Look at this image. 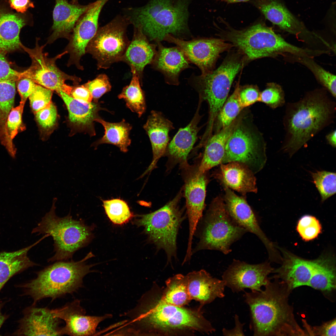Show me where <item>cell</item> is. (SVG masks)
Returning a JSON list of instances; mask_svg holds the SVG:
<instances>
[{"label": "cell", "instance_id": "6da1fadb", "mask_svg": "<svg viewBox=\"0 0 336 336\" xmlns=\"http://www.w3.org/2000/svg\"><path fill=\"white\" fill-rule=\"evenodd\" d=\"M129 319L126 334L136 335H169L186 331L207 334L215 331L200 309L196 310L163 301L154 288L144 294L136 306L126 313Z\"/></svg>", "mask_w": 336, "mask_h": 336}, {"label": "cell", "instance_id": "7a4b0ae2", "mask_svg": "<svg viewBox=\"0 0 336 336\" xmlns=\"http://www.w3.org/2000/svg\"><path fill=\"white\" fill-rule=\"evenodd\" d=\"M327 92L324 88L315 89L287 104L282 149L290 156L334 122L336 103Z\"/></svg>", "mask_w": 336, "mask_h": 336}, {"label": "cell", "instance_id": "3957f363", "mask_svg": "<svg viewBox=\"0 0 336 336\" xmlns=\"http://www.w3.org/2000/svg\"><path fill=\"white\" fill-rule=\"evenodd\" d=\"M260 291H244L245 301L249 307L250 329L254 336L306 335L296 322L289 304L291 292L287 284L273 277Z\"/></svg>", "mask_w": 336, "mask_h": 336}, {"label": "cell", "instance_id": "277c9868", "mask_svg": "<svg viewBox=\"0 0 336 336\" xmlns=\"http://www.w3.org/2000/svg\"><path fill=\"white\" fill-rule=\"evenodd\" d=\"M192 0H149L142 7L127 8L124 15L150 40L161 42L167 34L181 39L190 34L189 9Z\"/></svg>", "mask_w": 336, "mask_h": 336}, {"label": "cell", "instance_id": "5b68a950", "mask_svg": "<svg viewBox=\"0 0 336 336\" xmlns=\"http://www.w3.org/2000/svg\"><path fill=\"white\" fill-rule=\"evenodd\" d=\"M93 256L90 252L78 261H56L36 272L35 278L16 286L22 290V295L31 298L33 305L44 298L53 301L72 294L82 286L84 278L92 272L94 264H87L86 261Z\"/></svg>", "mask_w": 336, "mask_h": 336}, {"label": "cell", "instance_id": "8992f818", "mask_svg": "<svg viewBox=\"0 0 336 336\" xmlns=\"http://www.w3.org/2000/svg\"><path fill=\"white\" fill-rule=\"evenodd\" d=\"M57 200L56 197L53 198L49 211L31 231L32 234H47L52 237L55 254L48 262L72 259L75 252L87 245L93 237L92 226L86 225L82 220L73 218L71 209L64 217L56 215Z\"/></svg>", "mask_w": 336, "mask_h": 336}, {"label": "cell", "instance_id": "52a82bcc", "mask_svg": "<svg viewBox=\"0 0 336 336\" xmlns=\"http://www.w3.org/2000/svg\"><path fill=\"white\" fill-rule=\"evenodd\" d=\"M218 35L229 42L245 56L247 61L279 54L301 56L305 48L286 41L271 29L258 23L242 30L228 26L220 31Z\"/></svg>", "mask_w": 336, "mask_h": 336}, {"label": "cell", "instance_id": "ba28073f", "mask_svg": "<svg viewBox=\"0 0 336 336\" xmlns=\"http://www.w3.org/2000/svg\"><path fill=\"white\" fill-rule=\"evenodd\" d=\"M247 62L244 55L237 50L229 53L216 70L205 75H193L190 78L189 82L198 93L199 99L206 100L209 105L207 133L212 132L235 77Z\"/></svg>", "mask_w": 336, "mask_h": 336}, {"label": "cell", "instance_id": "9c48e42d", "mask_svg": "<svg viewBox=\"0 0 336 336\" xmlns=\"http://www.w3.org/2000/svg\"><path fill=\"white\" fill-rule=\"evenodd\" d=\"M200 221L199 241L192 253L208 250L228 254L231 251V245L247 232L232 219L223 199L220 196L213 199L204 216Z\"/></svg>", "mask_w": 336, "mask_h": 336}, {"label": "cell", "instance_id": "30bf717a", "mask_svg": "<svg viewBox=\"0 0 336 336\" xmlns=\"http://www.w3.org/2000/svg\"><path fill=\"white\" fill-rule=\"evenodd\" d=\"M181 192L171 200L152 212L138 215L135 223L144 228L149 239L157 249L165 252L167 261L176 257V239L179 227L185 218L180 209L179 202Z\"/></svg>", "mask_w": 336, "mask_h": 336}, {"label": "cell", "instance_id": "8fae6325", "mask_svg": "<svg viewBox=\"0 0 336 336\" xmlns=\"http://www.w3.org/2000/svg\"><path fill=\"white\" fill-rule=\"evenodd\" d=\"M266 144L261 134L244 122L237 120L226 142L222 164L239 162L246 166L255 174L266 163Z\"/></svg>", "mask_w": 336, "mask_h": 336}, {"label": "cell", "instance_id": "7c38bea8", "mask_svg": "<svg viewBox=\"0 0 336 336\" xmlns=\"http://www.w3.org/2000/svg\"><path fill=\"white\" fill-rule=\"evenodd\" d=\"M129 24L124 15H119L98 27L87 44L86 52L96 60L99 68H107L113 63L122 60L130 43L126 34Z\"/></svg>", "mask_w": 336, "mask_h": 336}, {"label": "cell", "instance_id": "4fadbf2b", "mask_svg": "<svg viewBox=\"0 0 336 336\" xmlns=\"http://www.w3.org/2000/svg\"><path fill=\"white\" fill-rule=\"evenodd\" d=\"M39 40H36L35 47L30 49L24 47L32 60L30 67L24 72V77L29 78L37 84L57 92L62 91L70 95L72 86L65 82L69 80L77 85L81 79L75 75L68 74L60 70L56 64V60L68 54L66 51L53 58H49L48 53L44 51L45 44L40 45Z\"/></svg>", "mask_w": 336, "mask_h": 336}, {"label": "cell", "instance_id": "5bb4252c", "mask_svg": "<svg viewBox=\"0 0 336 336\" xmlns=\"http://www.w3.org/2000/svg\"><path fill=\"white\" fill-rule=\"evenodd\" d=\"M163 40L175 44L189 62L200 68L202 75L212 71L220 54L233 47L231 43L221 38H200L185 41L167 34Z\"/></svg>", "mask_w": 336, "mask_h": 336}, {"label": "cell", "instance_id": "9a60e30c", "mask_svg": "<svg viewBox=\"0 0 336 336\" xmlns=\"http://www.w3.org/2000/svg\"><path fill=\"white\" fill-rule=\"evenodd\" d=\"M184 180V192L187 215L189 222V237L187 250H192V240L205 208L207 179L205 173L188 163L181 165Z\"/></svg>", "mask_w": 336, "mask_h": 336}, {"label": "cell", "instance_id": "2e32d148", "mask_svg": "<svg viewBox=\"0 0 336 336\" xmlns=\"http://www.w3.org/2000/svg\"><path fill=\"white\" fill-rule=\"evenodd\" d=\"M255 5L265 18L282 30L314 47H325L329 42L310 31L281 2L276 0H257Z\"/></svg>", "mask_w": 336, "mask_h": 336}, {"label": "cell", "instance_id": "e0dca14e", "mask_svg": "<svg viewBox=\"0 0 336 336\" xmlns=\"http://www.w3.org/2000/svg\"><path fill=\"white\" fill-rule=\"evenodd\" d=\"M273 270L268 262L250 264L234 259L223 273L222 280L234 293L244 291L246 288L260 291L261 287L270 280L268 276Z\"/></svg>", "mask_w": 336, "mask_h": 336}, {"label": "cell", "instance_id": "ac0fdd59", "mask_svg": "<svg viewBox=\"0 0 336 336\" xmlns=\"http://www.w3.org/2000/svg\"><path fill=\"white\" fill-rule=\"evenodd\" d=\"M109 0H96L92 2L77 22L65 49V51L69 54L68 66L74 65L78 69H83L80 63L81 58L86 53L87 44L97 31L101 12Z\"/></svg>", "mask_w": 336, "mask_h": 336}, {"label": "cell", "instance_id": "d6986e66", "mask_svg": "<svg viewBox=\"0 0 336 336\" xmlns=\"http://www.w3.org/2000/svg\"><path fill=\"white\" fill-rule=\"evenodd\" d=\"M223 186L225 191L223 200L230 217L238 225L258 237L266 248L270 260L277 259L279 254L276 246L262 231L257 217L246 200L228 187Z\"/></svg>", "mask_w": 336, "mask_h": 336}, {"label": "cell", "instance_id": "ffe728a7", "mask_svg": "<svg viewBox=\"0 0 336 336\" xmlns=\"http://www.w3.org/2000/svg\"><path fill=\"white\" fill-rule=\"evenodd\" d=\"M51 311L55 317L65 322V326L62 328L63 335L70 336L93 335L100 322L112 316L109 314L101 316L86 315V310L78 299L51 309Z\"/></svg>", "mask_w": 336, "mask_h": 336}, {"label": "cell", "instance_id": "44dd1931", "mask_svg": "<svg viewBox=\"0 0 336 336\" xmlns=\"http://www.w3.org/2000/svg\"><path fill=\"white\" fill-rule=\"evenodd\" d=\"M23 316L18 321L14 335L58 336L63 335L60 319L55 317L51 310L32 305L24 309Z\"/></svg>", "mask_w": 336, "mask_h": 336}, {"label": "cell", "instance_id": "7402d4cb", "mask_svg": "<svg viewBox=\"0 0 336 336\" xmlns=\"http://www.w3.org/2000/svg\"><path fill=\"white\" fill-rule=\"evenodd\" d=\"M92 4L84 5L79 4L77 0L70 3L67 0H55L52 32L47 43H52L61 38L69 40L78 20Z\"/></svg>", "mask_w": 336, "mask_h": 336}, {"label": "cell", "instance_id": "603a6c76", "mask_svg": "<svg viewBox=\"0 0 336 336\" xmlns=\"http://www.w3.org/2000/svg\"><path fill=\"white\" fill-rule=\"evenodd\" d=\"M57 93L67 107L69 123L72 128L77 131L85 132L91 136H95L94 122L100 118L99 112L107 110L102 107L99 102L83 103L62 91Z\"/></svg>", "mask_w": 336, "mask_h": 336}, {"label": "cell", "instance_id": "cb8c5ba5", "mask_svg": "<svg viewBox=\"0 0 336 336\" xmlns=\"http://www.w3.org/2000/svg\"><path fill=\"white\" fill-rule=\"evenodd\" d=\"M281 266L274 269V276L284 282L291 291L296 287L308 286L314 266L313 260H306L291 253L281 250Z\"/></svg>", "mask_w": 336, "mask_h": 336}, {"label": "cell", "instance_id": "d4e9b609", "mask_svg": "<svg viewBox=\"0 0 336 336\" xmlns=\"http://www.w3.org/2000/svg\"><path fill=\"white\" fill-rule=\"evenodd\" d=\"M143 128L150 140L153 158L141 177L154 169L159 159L166 153L170 140L169 133L174 128L172 122L161 112L156 110L151 111Z\"/></svg>", "mask_w": 336, "mask_h": 336}, {"label": "cell", "instance_id": "484cf974", "mask_svg": "<svg viewBox=\"0 0 336 336\" xmlns=\"http://www.w3.org/2000/svg\"><path fill=\"white\" fill-rule=\"evenodd\" d=\"M156 43L158 50L152 63L153 67L164 75L167 83L179 85L180 73L189 67V61L178 47L167 48L161 42Z\"/></svg>", "mask_w": 336, "mask_h": 336}, {"label": "cell", "instance_id": "4316f807", "mask_svg": "<svg viewBox=\"0 0 336 336\" xmlns=\"http://www.w3.org/2000/svg\"><path fill=\"white\" fill-rule=\"evenodd\" d=\"M186 275L191 298L199 302L201 306L225 296L223 281L213 278L205 270L193 271Z\"/></svg>", "mask_w": 336, "mask_h": 336}, {"label": "cell", "instance_id": "83f0119b", "mask_svg": "<svg viewBox=\"0 0 336 336\" xmlns=\"http://www.w3.org/2000/svg\"><path fill=\"white\" fill-rule=\"evenodd\" d=\"M215 177L226 186L241 193H257L256 179L254 174L246 166L237 162L220 164Z\"/></svg>", "mask_w": 336, "mask_h": 336}, {"label": "cell", "instance_id": "f1b7e54d", "mask_svg": "<svg viewBox=\"0 0 336 336\" xmlns=\"http://www.w3.org/2000/svg\"><path fill=\"white\" fill-rule=\"evenodd\" d=\"M201 103L199 100L197 110L190 122L185 127L179 129L167 147L166 153L169 158L181 165L188 163V156L198 139Z\"/></svg>", "mask_w": 336, "mask_h": 336}, {"label": "cell", "instance_id": "f546056e", "mask_svg": "<svg viewBox=\"0 0 336 336\" xmlns=\"http://www.w3.org/2000/svg\"><path fill=\"white\" fill-rule=\"evenodd\" d=\"M157 45L150 43L139 28L134 27L133 39L127 49L122 60L135 70L138 77L145 66L152 63L156 51Z\"/></svg>", "mask_w": 336, "mask_h": 336}, {"label": "cell", "instance_id": "4dcf8cb0", "mask_svg": "<svg viewBox=\"0 0 336 336\" xmlns=\"http://www.w3.org/2000/svg\"><path fill=\"white\" fill-rule=\"evenodd\" d=\"M42 239L33 244L18 250L0 252V292L6 283L14 275L38 264L27 255L29 251Z\"/></svg>", "mask_w": 336, "mask_h": 336}, {"label": "cell", "instance_id": "1f68e13d", "mask_svg": "<svg viewBox=\"0 0 336 336\" xmlns=\"http://www.w3.org/2000/svg\"><path fill=\"white\" fill-rule=\"evenodd\" d=\"M236 119L227 127L222 129L206 141L204 153L198 170L202 173L222 164L225 155V147L228 138L237 122Z\"/></svg>", "mask_w": 336, "mask_h": 336}, {"label": "cell", "instance_id": "d6a6232c", "mask_svg": "<svg viewBox=\"0 0 336 336\" xmlns=\"http://www.w3.org/2000/svg\"><path fill=\"white\" fill-rule=\"evenodd\" d=\"M26 22L19 14L0 10V51L9 52L20 48V31Z\"/></svg>", "mask_w": 336, "mask_h": 336}, {"label": "cell", "instance_id": "836d02e7", "mask_svg": "<svg viewBox=\"0 0 336 336\" xmlns=\"http://www.w3.org/2000/svg\"><path fill=\"white\" fill-rule=\"evenodd\" d=\"M310 286L323 292H331L336 288V264L333 257L323 255L313 260Z\"/></svg>", "mask_w": 336, "mask_h": 336}, {"label": "cell", "instance_id": "e575fe53", "mask_svg": "<svg viewBox=\"0 0 336 336\" xmlns=\"http://www.w3.org/2000/svg\"><path fill=\"white\" fill-rule=\"evenodd\" d=\"M95 122L102 124L105 132L103 136L94 142L92 146L96 147L101 144H110L117 146L122 152H128V147L131 143L129 136L132 128L131 124L124 119L119 122L113 123L106 121L100 117Z\"/></svg>", "mask_w": 336, "mask_h": 336}, {"label": "cell", "instance_id": "d590c367", "mask_svg": "<svg viewBox=\"0 0 336 336\" xmlns=\"http://www.w3.org/2000/svg\"><path fill=\"white\" fill-rule=\"evenodd\" d=\"M166 287L161 299L166 303L178 306H184L192 300L189 291L187 275L178 274L166 281Z\"/></svg>", "mask_w": 336, "mask_h": 336}, {"label": "cell", "instance_id": "8d00e7d4", "mask_svg": "<svg viewBox=\"0 0 336 336\" xmlns=\"http://www.w3.org/2000/svg\"><path fill=\"white\" fill-rule=\"evenodd\" d=\"M131 70L133 75L131 81L123 88L118 98L124 100L127 107L140 117L146 110L145 95L140 86L139 77L135 70Z\"/></svg>", "mask_w": 336, "mask_h": 336}, {"label": "cell", "instance_id": "74e56055", "mask_svg": "<svg viewBox=\"0 0 336 336\" xmlns=\"http://www.w3.org/2000/svg\"><path fill=\"white\" fill-rule=\"evenodd\" d=\"M25 103L20 101L18 106L12 108L8 114L6 123L5 142L4 147L13 158L15 157L16 149L13 140L19 132L23 131L26 129L22 120Z\"/></svg>", "mask_w": 336, "mask_h": 336}, {"label": "cell", "instance_id": "f35d334b", "mask_svg": "<svg viewBox=\"0 0 336 336\" xmlns=\"http://www.w3.org/2000/svg\"><path fill=\"white\" fill-rule=\"evenodd\" d=\"M16 81H0V142L5 141V128L7 119L14 107L16 94Z\"/></svg>", "mask_w": 336, "mask_h": 336}, {"label": "cell", "instance_id": "ab89813d", "mask_svg": "<svg viewBox=\"0 0 336 336\" xmlns=\"http://www.w3.org/2000/svg\"><path fill=\"white\" fill-rule=\"evenodd\" d=\"M297 62L304 65L313 73L316 80L332 97L336 98V77L318 64L313 58L292 56Z\"/></svg>", "mask_w": 336, "mask_h": 336}, {"label": "cell", "instance_id": "60d3db41", "mask_svg": "<svg viewBox=\"0 0 336 336\" xmlns=\"http://www.w3.org/2000/svg\"><path fill=\"white\" fill-rule=\"evenodd\" d=\"M239 82L237 83L234 91L226 100L217 116L219 124L222 129L230 125L243 109L239 101Z\"/></svg>", "mask_w": 336, "mask_h": 336}, {"label": "cell", "instance_id": "b9f144b4", "mask_svg": "<svg viewBox=\"0 0 336 336\" xmlns=\"http://www.w3.org/2000/svg\"><path fill=\"white\" fill-rule=\"evenodd\" d=\"M103 206L110 220L114 224L127 222L134 216L127 203L119 198L103 200Z\"/></svg>", "mask_w": 336, "mask_h": 336}, {"label": "cell", "instance_id": "7bdbcfd3", "mask_svg": "<svg viewBox=\"0 0 336 336\" xmlns=\"http://www.w3.org/2000/svg\"><path fill=\"white\" fill-rule=\"evenodd\" d=\"M313 182L321 198L322 202L334 195L336 192V175L335 172L325 170L310 172Z\"/></svg>", "mask_w": 336, "mask_h": 336}, {"label": "cell", "instance_id": "ee69618b", "mask_svg": "<svg viewBox=\"0 0 336 336\" xmlns=\"http://www.w3.org/2000/svg\"><path fill=\"white\" fill-rule=\"evenodd\" d=\"M42 135L48 136L54 129L57 123L56 107L51 101L44 108L34 113Z\"/></svg>", "mask_w": 336, "mask_h": 336}, {"label": "cell", "instance_id": "f6af8a7d", "mask_svg": "<svg viewBox=\"0 0 336 336\" xmlns=\"http://www.w3.org/2000/svg\"><path fill=\"white\" fill-rule=\"evenodd\" d=\"M259 102L273 109L281 107L285 103L284 91L279 85L274 82L268 83L266 88L260 92Z\"/></svg>", "mask_w": 336, "mask_h": 336}, {"label": "cell", "instance_id": "bcb514c9", "mask_svg": "<svg viewBox=\"0 0 336 336\" xmlns=\"http://www.w3.org/2000/svg\"><path fill=\"white\" fill-rule=\"evenodd\" d=\"M296 230L302 239L309 241L316 238L321 232L322 227L319 220L315 217L305 215L299 220Z\"/></svg>", "mask_w": 336, "mask_h": 336}, {"label": "cell", "instance_id": "7dc6e473", "mask_svg": "<svg viewBox=\"0 0 336 336\" xmlns=\"http://www.w3.org/2000/svg\"><path fill=\"white\" fill-rule=\"evenodd\" d=\"M53 91L37 84L29 97L30 107L34 113L47 106L52 101Z\"/></svg>", "mask_w": 336, "mask_h": 336}, {"label": "cell", "instance_id": "c3c4849f", "mask_svg": "<svg viewBox=\"0 0 336 336\" xmlns=\"http://www.w3.org/2000/svg\"><path fill=\"white\" fill-rule=\"evenodd\" d=\"M90 92L93 101L98 102L99 99L105 94L110 91L111 86L109 79L105 74L99 75L92 81L83 85Z\"/></svg>", "mask_w": 336, "mask_h": 336}, {"label": "cell", "instance_id": "681fc988", "mask_svg": "<svg viewBox=\"0 0 336 336\" xmlns=\"http://www.w3.org/2000/svg\"><path fill=\"white\" fill-rule=\"evenodd\" d=\"M260 94V92L256 85L239 86V98L241 106L243 109L259 102Z\"/></svg>", "mask_w": 336, "mask_h": 336}, {"label": "cell", "instance_id": "f907efd6", "mask_svg": "<svg viewBox=\"0 0 336 336\" xmlns=\"http://www.w3.org/2000/svg\"><path fill=\"white\" fill-rule=\"evenodd\" d=\"M23 77L24 72H19L11 68L5 56L0 51V81H16Z\"/></svg>", "mask_w": 336, "mask_h": 336}, {"label": "cell", "instance_id": "816d5d0a", "mask_svg": "<svg viewBox=\"0 0 336 336\" xmlns=\"http://www.w3.org/2000/svg\"><path fill=\"white\" fill-rule=\"evenodd\" d=\"M36 84L31 79L27 77H23L19 80L17 84V88L21 97V101L26 102L34 91Z\"/></svg>", "mask_w": 336, "mask_h": 336}, {"label": "cell", "instance_id": "f5cc1de1", "mask_svg": "<svg viewBox=\"0 0 336 336\" xmlns=\"http://www.w3.org/2000/svg\"><path fill=\"white\" fill-rule=\"evenodd\" d=\"M336 324L334 319L321 326L308 329V333L312 335L336 336Z\"/></svg>", "mask_w": 336, "mask_h": 336}, {"label": "cell", "instance_id": "db71d44e", "mask_svg": "<svg viewBox=\"0 0 336 336\" xmlns=\"http://www.w3.org/2000/svg\"><path fill=\"white\" fill-rule=\"evenodd\" d=\"M69 96L83 103L91 102L93 100L91 93L83 85L72 86Z\"/></svg>", "mask_w": 336, "mask_h": 336}, {"label": "cell", "instance_id": "11a10c76", "mask_svg": "<svg viewBox=\"0 0 336 336\" xmlns=\"http://www.w3.org/2000/svg\"><path fill=\"white\" fill-rule=\"evenodd\" d=\"M235 326L231 329H227L225 328L223 329L222 333L224 336H244V333L243 328L244 323H242L240 321L239 316L236 314L234 316Z\"/></svg>", "mask_w": 336, "mask_h": 336}, {"label": "cell", "instance_id": "9f6ffc18", "mask_svg": "<svg viewBox=\"0 0 336 336\" xmlns=\"http://www.w3.org/2000/svg\"><path fill=\"white\" fill-rule=\"evenodd\" d=\"M10 6L17 12H25L29 8L34 7L30 0H9Z\"/></svg>", "mask_w": 336, "mask_h": 336}, {"label": "cell", "instance_id": "6f0895ef", "mask_svg": "<svg viewBox=\"0 0 336 336\" xmlns=\"http://www.w3.org/2000/svg\"><path fill=\"white\" fill-rule=\"evenodd\" d=\"M326 139L328 144L333 147L336 146V131L333 130L327 134L325 136Z\"/></svg>", "mask_w": 336, "mask_h": 336}, {"label": "cell", "instance_id": "680465c9", "mask_svg": "<svg viewBox=\"0 0 336 336\" xmlns=\"http://www.w3.org/2000/svg\"><path fill=\"white\" fill-rule=\"evenodd\" d=\"M5 302L0 301V329L4 323L5 321L7 319L8 315L5 314H3L2 312V310L3 307Z\"/></svg>", "mask_w": 336, "mask_h": 336}, {"label": "cell", "instance_id": "91938a15", "mask_svg": "<svg viewBox=\"0 0 336 336\" xmlns=\"http://www.w3.org/2000/svg\"><path fill=\"white\" fill-rule=\"evenodd\" d=\"M224 2L228 3H235L241 2H246L250 0H217Z\"/></svg>", "mask_w": 336, "mask_h": 336}]
</instances>
